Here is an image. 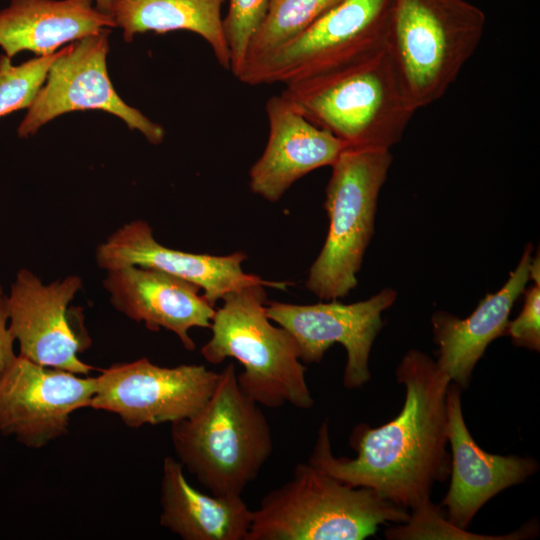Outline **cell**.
I'll return each instance as SVG.
<instances>
[{
	"label": "cell",
	"instance_id": "obj_1",
	"mask_svg": "<svg viewBox=\"0 0 540 540\" xmlns=\"http://www.w3.org/2000/svg\"><path fill=\"white\" fill-rule=\"evenodd\" d=\"M396 378L405 387L400 413L376 428L356 425L349 439L355 458L333 456L326 420L308 462L346 485L372 489L412 510L450 476L446 394L451 380L417 349L403 356Z\"/></svg>",
	"mask_w": 540,
	"mask_h": 540
},
{
	"label": "cell",
	"instance_id": "obj_2",
	"mask_svg": "<svg viewBox=\"0 0 540 540\" xmlns=\"http://www.w3.org/2000/svg\"><path fill=\"white\" fill-rule=\"evenodd\" d=\"M171 440L183 468L218 496H241L273 451L270 425L241 390L233 363L197 413L171 423Z\"/></svg>",
	"mask_w": 540,
	"mask_h": 540
},
{
	"label": "cell",
	"instance_id": "obj_3",
	"mask_svg": "<svg viewBox=\"0 0 540 540\" xmlns=\"http://www.w3.org/2000/svg\"><path fill=\"white\" fill-rule=\"evenodd\" d=\"M409 518L408 509L372 489L351 487L309 462L299 463L292 478L252 511L246 540H362L386 522Z\"/></svg>",
	"mask_w": 540,
	"mask_h": 540
},
{
	"label": "cell",
	"instance_id": "obj_4",
	"mask_svg": "<svg viewBox=\"0 0 540 540\" xmlns=\"http://www.w3.org/2000/svg\"><path fill=\"white\" fill-rule=\"evenodd\" d=\"M222 300L212 318V336L200 350L205 360L240 362L243 371L237 374L238 384L259 405L278 408L289 403L310 409L314 399L298 346L286 329L270 323L264 285L244 286Z\"/></svg>",
	"mask_w": 540,
	"mask_h": 540
},
{
	"label": "cell",
	"instance_id": "obj_5",
	"mask_svg": "<svg viewBox=\"0 0 540 540\" xmlns=\"http://www.w3.org/2000/svg\"><path fill=\"white\" fill-rule=\"evenodd\" d=\"M280 95L351 148L390 150L416 111L386 49L325 80L285 86Z\"/></svg>",
	"mask_w": 540,
	"mask_h": 540
},
{
	"label": "cell",
	"instance_id": "obj_6",
	"mask_svg": "<svg viewBox=\"0 0 540 540\" xmlns=\"http://www.w3.org/2000/svg\"><path fill=\"white\" fill-rule=\"evenodd\" d=\"M485 23L483 11L466 0H392L386 50L416 110L447 92Z\"/></svg>",
	"mask_w": 540,
	"mask_h": 540
},
{
	"label": "cell",
	"instance_id": "obj_7",
	"mask_svg": "<svg viewBox=\"0 0 540 540\" xmlns=\"http://www.w3.org/2000/svg\"><path fill=\"white\" fill-rule=\"evenodd\" d=\"M392 160L387 149L346 147L331 165L324 203L329 229L305 283L318 298L336 300L356 287Z\"/></svg>",
	"mask_w": 540,
	"mask_h": 540
},
{
	"label": "cell",
	"instance_id": "obj_8",
	"mask_svg": "<svg viewBox=\"0 0 540 540\" xmlns=\"http://www.w3.org/2000/svg\"><path fill=\"white\" fill-rule=\"evenodd\" d=\"M392 0H342L303 33L245 69L247 85L309 84L350 70L386 49Z\"/></svg>",
	"mask_w": 540,
	"mask_h": 540
},
{
	"label": "cell",
	"instance_id": "obj_9",
	"mask_svg": "<svg viewBox=\"0 0 540 540\" xmlns=\"http://www.w3.org/2000/svg\"><path fill=\"white\" fill-rule=\"evenodd\" d=\"M219 373L204 365L161 367L147 358L101 370L91 407L131 428L193 416L212 395Z\"/></svg>",
	"mask_w": 540,
	"mask_h": 540
},
{
	"label": "cell",
	"instance_id": "obj_10",
	"mask_svg": "<svg viewBox=\"0 0 540 540\" xmlns=\"http://www.w3.org/2000/svg\"><path fill=\"white\" fill-rule=\"evenodd\" d=\"M109 34L110 28H104L60 50L18 128L21 137L34 134L67 112L103 110L121 118L130 129L141 132L150 143L163 141V127L127 105L113 88L106 66Z\"/></svg>",
	"mask_w": 540,
	"mask_h": 540
},
{
	"label": "cell",
	"instance_id": "obj_11",
	"mask_svg": "<svg viewBox=\"0 0 540 540\" xmlns=\"http://www.w3.org/2000/svg\"><path fill=\"white\" fill-rule=\"evenodd\" d=\"M96 377L16 356L0 382V432L39 449L67 434L76 410L91 407Z\"/></svg>",
	"mask_w": 540,
	"mask_h": 540
},
{
	"label": "cell",
	"instance_id": "obj_12",
	"mask_svg": "<svg viewBox=\"0 0 540 540\" xmlns=\"http://www.w3.org/2000/svg\"><path fill=\"white\" fill-rule=\"evenodd\" d=\"M396 297L394 289L385 288L352 304L335 300L311 305L267 302L266 314L292 335L302 362L318 363L333 344H341L347 352L343 385L355 389L371 377L369 356L383 326L381 314Z\"/></svg>",
	"mask_w": 540,
	"mask_h": 540
},
{
	"label": "cell",
	"instance_id": "obj_13",
	"mask_svg": "<svg viewBox=\"0 0 540 540\" xmlns=\"http://www.w3.org/2000/svg\"><path fill=\"white\" fill-rule=\"evenodd\" d=\"M81 285L77 276L44 285L30 271H19L7 296L8 329L19 343V356L80 375L94 370L78 357L82 342L68 318V305Z\"/></svg>",
	"mask_w": 540,
	"mask_h": 540
},
{
	"label": "cell",
	"instance_id": "obj_14",
	"mask_svg": "<svg viewBox=\"0 0 540 540\" xmlns=\"http://www.w3.org/2000/svg\"><path fill=\"white\" fill-rule=\"evenodd\" d=\"M96 259L107 271L136 265L190 281L201 288L212 306L228 293L247 285L263 284L281 290L288 285L245 273L242 263L247 255L241 251L215 256L167 248L155 240L151 227L144 221L130 222L114 232L99 246Z\"/></svg>",
	"mask_w": 540,
	"mask_h": 540
},
{
	"label": "cell",
	"instance_id": "obj_15",
	"mask_svg": "<svg viewBox=\"0 0 540 540\" xmlns=\"http://www.w3.org/2000/svg\"><path fill=\"white\" fill-rule=\"evenodd\" d=\"M461 390L450 382L446 394L451 482L441 505L447 509V519L465 529L487 501L537 473L539 463L532 457L502 456L484 451L466 426Z\"/></svg>",
	"mask_w": 540,
	"mask_h": 540
},
{
	"label": "cell",
	"instance_id": "obj_16",
	"mask_svg": "<svg viewBox=\"0 0 540 540\" xmlns=\"http://www.w3.org/2000/svg\"><path fill=\"white\" fill-rule=\"evenodd\" d=\"M104 287L116 310L149 330L173 332L189 351L195 350L189 330L211 327L214 306L199 286L177 276L128 265L108 270Z\"/></svg>",
	"mask_w": 540,
	"mask_h": 540
},
{
	"label": "cell",
	"instance_id": "obj_17",
	"mask_svg": "<svg viewBox=\"0 0 540 540\" xmlns=\"http://www.w3.org/2000/svg\"><path fill=\"white\" fill-rule=\"evenodd\" d=\"M265 110L267 144L250 169L249 185L253 193L276 202L306 174L331 166L347 146L308 121L281 95L270 97Z\"/></svg>",
	"mask_w": 540,
	"mask_h": 540
},
{
	"label": "cell",
	"instance_id": "obj_18",
	"mask_svg": "<svg viewBox=\"0 0 540 540\" xmlns=\"http://www.w3.org/2000/svg\"><path fill=\"white\" fill-rule=\"evenodd\" d=\"M531 252L532 245L528 244L503 287L487 294L468 317L460 319L445 311L433 314L432 332L438 346L436 363L461 389L468 385L488 345L505 335L510 311L530 279Z\"/></svg>",
	"mask_w": 540,
	"mask_h": 540
},
{
	"label": "cell",
	"instance_id": "obj_19",
	"mask_svg": "<svg viewBox=\"0 0 540 540\" xmlns=\"http://www.w3.org/2000/svg\"><path fill=\"white\" fill-rule=\"evenodd\" d=\"M94 0H11L0 12V46L11 58L29 50L51 55L65 43L116 27Z\"/></svg>",
	"mask_w": 540,
	"mask_h": 540
},
{
	"label": "cell",
	"instance_id": "obj_20",
	"mask_svg": "<svg viewBox=\"0 0 540 540\" xmlns=\"http://www.w3.org/2000/svg\"><path fill=\"white\" fill-rule=\"evenodd\" d=\"M160 505V525L184 540L247 539L252 510L242 497L200 492L170 456L162 465Z\"/></svg>",
	"mask_w": 540,
	"mask_h": 540
},
{
	"label": "cell",
	"instance_id": "obj_21",
	"mask_svg": "<svg viewBox=\"0 0 540 540\" xmlns=\"http://www.w3.org/2000/svg\"><path fill=\"white\" fill-rule=\"evenodd\" d=\"M226 0H113L109 15L126 42L138 33L186 30L210 46L218 64L230 69L221 8Z\"/></svg>",
	"mask_w": 540,
	"mask_h": 540
},
{
	"label": "cell",
	"instance_id": "obj_22",
	"mask_svg": "<svg viewBox=\"0 0 540 540\" xmlns=\"http://www.w3.org/2000/svg\"><path fill=\"white\" fill-rule=\"evenodd\" d=\"M340 1L269 0L263 22L250 43L242 72L295 39Z\"/></svg>",
	"mask_w": 540,
	"mask_h": 540
},
{
	"label": "cell",
	"instance_id": "obj_23",
	"mask_svg": "<svg viewBox=\"0 0 540 540\" xmlns=\"http://www.w3.org/2000/svg\"><path fill=\"white\" fill-rule=\"evenodd\" d=\"M59 53L38 56L19 66L0 56V117L30 107Z\"/></svg>",
	"mask_w": 540,
	"mask_h": 540
},
{
	"label": "cell",
	"instance_id": "obj_24",
	"mask_svg": "<svg viewBox=\"0 0 540 540\" xmlns=\"http://www.w3.org/2000/svg\"><path fill=\"white\" fill-rule=\"evenodd\" d=\"M269 0H229L223 29L229 50V71L238 79L251 41L261 26Z\"/></svg>",
	"mask_w": 540,
	"mask_h": 540
},
{
	"label": "cell",
	"instance_id": "obj_25",
	"mask_svg": "<svg viewBox=\"0 0 540 540\" xmlns=\"http://www.w3.org/2000/svg\"><path fill=\"white\" fill-rule=\"evenodd\" d=\"M410 518L406 523H401L399 527L386 531L388 539H521L528 536L529 532L522 529L512 533L509 537H483L466 532L445 519L439 508L431 501L411 510Z\"/></svg>",
	"mask_w": 540,
	"mask_h": 540
},
{
	"label": "cell",
	"instance_id": "obj_26",
	"mask_svg": "<svg viewBox=\"0 0 540 540\" xmlns=\"http://www.w3.org/2000/svg\"><path fill=\"white\" fill-rule=\"evenodd\" d=\"M525 292L524 304L520 314L509 320L505 335L513 344L532 351L540 350V283Z\"/></svg>",
	"mask_w": 540,
	"mask_h": 540
},
{
	"label": "cell",
	"instance_id": "obj_27",
	"mask_svg": "<svg viewBox=\"0 0 540 540\" xmlns=\"http://www.w3.org/2000/svg\"><path fill=\"white\" fill-rule=\"evenodd\" d=\"M7 323V296L3 294L0 287V382L17 356L13 349L14 339Z\"/></svg>",
	"mask_w": 540,
	"mask_h": 540
},
{
	"label": "cell",
	"instance_id": "obj_28",
	"mask_svg": "<svg viewBox=\"0 0 540 540\" xmlns=\"http://www.w3.org/2000/svg\"><path fill=\"white\" fill-rule=\"evenodd\" d=\"M94 2L97 9L109 14L113 0H94Z\"/></svg>",
	"mask_w": 540,
	"mask_h": 540
}]
</instances>
